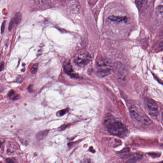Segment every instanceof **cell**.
<instances>
[{
    "instance_id": "obj_1",
    "label": "cell",
    "mask_w": 163,
    "mask_h": 163,
    "mask_svg": "<svg viewBox=\"0 0 163 163\" xmlns=\"http://www.w3.org/2000/svg\"><path fill=\"white\" fill-rule=\"evenodd\" d=\"M108 131L111 135L120 138H125L127 135V129L125 125L119 120L109 117L105 121Z\"/></svg>"
},
{
    "instance_id": "obj_2",
    "label": "cell",
    "mask_w": 163,
    "mask_h": 163,
    "mask_svg": "<svg viewBox=\"0 0 163 163\" xmlns=\"http://www.w3.org/2000/svg\"><path fill=\"white\" fill-rule=\"evenodd\" d=\"M113 68L111 63L107 59L100 58L96 63V71L99 76L104 77L110 74Z\"/></svg>"
},
{
    "instance_id": "obj_3",
    "label": "cell",
    "mask_w": 163,
    "mask_h": 163,
    "mask_svg": "<svg viewBox=\"0 0 163 163\" xmlns=\"http://www.w3.org/2000/svg\"><path fill=\"white\" fill-rule=\"evenodd\" d=\"M131 116L136 121L140 122L146 125H151L152 122L150 119L145 114H143L137 107L132 106L130 109Z\"/></svg>"
},
{
    "instance_id": "obj_4",
    "label": "cell",
    "mask_w": 163,
    "mask_h": 163,
    "mask_svg": "<svg viewBox=\"0 0 163 163\" xmlns=\"http://www.w3.org/2000/svg\"><path fill=\"white\" fill-rule=\"evenodd\" d=\"M91 60L90 55L85 52L77 55L75 58L74 62L77 65L82 67L87 65Z\"/></svg>"
},
{
    "instance_id": "obj_5",
    "label": "cell",
    "mask_w": 163,
    "mask_h": 163,
    "mask_svg": "<svg viewBox=\"0 0 163 163\" xmlns=\"http://www.w3.org/2000/svg\"><path fill=\"white\" fill-rule=\"evenodd\" d=\"M145 103L149 114L152 116H157L158 113V107L156 103L149 98L145 99Z\"/></svg>"
},
{
    "instance_id": "obj_6",
    "label": "cell",
    "mask_w": 163,
    "mask_h": 163,
    "mask_svg": "<svg viewBox=\"0 0 163 163\" xmlns=\"http://www.w3.org/2000/svg\"><path fill=\"white\" fill-rule=\"evenodd\" d=\"M108 19L111 21L117 23L121 22H127L128 21V18L126 17L119 16H112L108 18Z\"/></svg>"
},
{
    "instance_id": "obj_7",
    "label": "cell",
    "mask_w": 163,
    "mask_h": 163,
    "mask_svg": "<svg viewBox=\"0 0 163 163\" xmlns=\"http://www.w3.org/2000/svg\"><path fill=\"white\" fill-rule=\"evenodd\" d=\"M64 69L66 73L73 77H76L77 75L73 73V67L69 63H66L64 66Z\"/></svg>"
},
{
    "instance_id": "obj_8",
    "label": "cell",
    "mask_w": 163,
    "mask_h": 163,
    "mask_svg": "<svg viewBox=\"0 0 163 163\" xmlns=\"http://www.w3.org/2000/svg\"><path fill=\"white\" fill-rule=\"evenodd\" d=\"M49 132V131L48 130H42L38 132L36 135V140L38 141L44 140L47 137Z\"/></svg>"
},
{
    "instance_id": "obj_9",
    "label": "cell",
    "mask_w": 163,
    "mask_h": 163,
    "mask_svg": "<svg viewBox=\"0 0 163 163\" xmlns=\"http://www.w3.org/2000/svg\"><path fill=\"white\" fill-rule=\"evenodd\" d=\"M142 155L136 153L133 155L129 158L127 162L134 163L140 161L143 158Z\"/></svg>"
},
{
    "instance_id": "obj_10",
    "label": "cell",
    "mask_w": 163,
    "mask_h": 163,
    "mask_svg": "<svg viewBox=\"0 0 163 163\" xmlns=\"http://www.w3.org/2000/svg\"><path fill=\"white\" fill-rule=\"evenodd\" d=\"M148 0H135V3L138 8L140 10L145 7L147 3Z\"/></svg>"
},
{
    "instance_id": "obj_11",
    "label": "cell",
    "mask_w": 163,
    "mask_h": 163,
    "mask_svg": "<svg viewBox=\"0 0 163 163\" xmlns=\"http://www.w3.org/2000/svg\"><path fill=\"white\" fill-rule=\"evenodd\" d=\"M7 95L10 99L13 101L17 100L20 98L19 95L17 94L14 90H13L9 91Z\"/></svg>"
},
{
    "instance_id": "obj_12",
    "label": "cell",
    "mask_w": 163,
    "mask_h": 163,
    "mask_svg": "<svg viewBox=\"0 0 163 163\" xmlns=\"http://www.w3.org/2000/svg\"><path fill=\"white\" fill-rule=\"evenodd\" d=\"M15 24H18L20 22L22 18V15L20 12H17L15 15L14 17L13 18Z\"/></svg>"
},
{
    "instance_id": "obj_13",
    "label": "cell",
    "mask_w": 163,
    "mask_h": 163,
    "mask_svg": "<svg viewBox=\"0 0 163 163\" xmlns=\"http://www.w3.org/2000/svg\"><path fill=\"white\" fill-rule=\"evenodd\" d=\"M38 64L35 63L31 69V72L33 74H36L38 70Z\"/></svg>"
},
{
    "instance_id": "obj_14",
    "label": "cell",
    "mask_w": 163,
    "mask_h": 163,
    "mask_svg": "<svg viewBox=\"0 0 163 163\" xmlns=\"http://www.w3.org/2000/svg\"><path fill=\"white\" fill-rule=\"evenodd\" d=\"M67 111L66 110H61L57 112V115L58 117L62 116L67 113Z\"/></svg>"
},
{
    "instance_id": "obj_15",
    "label": "cell",
    "mask_w": 163,
    "mask_h": 163,
    "mask_svg": "<svg viewBox=\"0 0 163 163\" xmlns=\"http://www.w3.org/2000/svg\"><path fill=\"white\" fill-rule=\"evenodd\" d=\"M15 24L14 20H13V18H12V19L11 20L9 26V31H11L13 27L14 26Z\"/></svg>"
},
{
    "instance_id": "obj_16",
    "label": "cell",
    "mask_w": 163,
    "mask_h": 163,
    "mask_svg": "<svg viewBox=\"0 0 163 163\" xmlns=\"http://www.w3.org/2000/svg\"><path fill=\"white\" fill-rule=\"evenodd\" d=\"M23 81V77L20 76H18L16 80V82L18 83H21Z\"/></svg>"
},
{
    "instance_id": "obj_17",
    "label": "cell",
    "mask_w": 163,
    "mask_h": 163,
    "mask_svg": "<svg viewBox=\"0 0 163 163\" xmlns=\"http://www.w3.org/2000/svg\"><path fill=\"white\" fill-rule=\"evenodd\" d=\"M6 21H4L2 23V24L1 26V34H3L5 31V25H6Z\"/></svg>"
},
{
    "instance_id": "obj_18",
    "label": "cell",
    "mask_w": 163,
    "mask_h": 163,
    "mask_svg": "<svg viewBox=\"0 0 163 163\" xmlns=\"http://www.w3.org/2000/svg\"><path fill=\"white\" fill-rule=\"evenodd\" d=\"M69 126V125L68 124L63 125L59 128L58 130L59 131H63L66 129Z\"/></svg>"
},
{
    "instance_id": "obj_19",
    "label": "cell",
    "mask_w": 163,
    "mask_h": 163,
    "mask_svg": "<svg viewBox=\"0 0 163 163\" xmlns=\"http://www.w3.org/2000/svg\"><path fill=\"white\" fill-rule=\"evenodd\" d=\"M6 161L7 162L9 163H15L16 162L15 160L13 158H8L6 159Z\"/></svg>"
},
{
    "instance_id": "obj_20",
    "label": "cell",
    "mask_w": 163,
    "mask_h": 163,
    "mask_svg": "<svg viewBox=\"0 0 163 163\" xmlns=\"http://www.w3.org/2000/svg\"><path fill=\"white\" fill-rule=\"evenodd\" d=\"M5 64L4 61H2L0 64V71H1L3 70L4 68Z\"/></svg>"
},
{
    "instance_id": "obj_21",
    "label": "cell",
    "mask_w": 163,
    "mask_h": 163,
    "mask_svg": "<svg viewBox=\"0 0 163 163\" xmlns=\"http://www.w3.org/2000/svg\"><path fill=\"white\" fill-rule=\"evenodd\" d=\"M89 151L90 152H92V153H94V152H95V150H94V149H93V148L92 147H91L90 148Z\"/></svg>"
},
{
    "instance_id": "obj_22",
    "label": "cell",
    "mask_w": 163,
    "mask_h": 163,
    "mask_svg": "<svg viewBox=\"0 0 163 163\" xmlns=\"http://www.w3.org/2000/svg\"><path fill=\"white\" fill-rule=\"evenodd\" d=\"M31 86H29L28 88V90L29 91V92H32L33 91V90H32V88H31Z\"/></svg>"
},
{
    "instance_id": "obj_23",
    "label": "cell",
    "mask_w": 163,
    "mask_h": 163,
    "mask_svg": "<svg viewBox=\"0 0 163 163\" xmlns=\"http://www.w3.org/2000/svg\"><path fill=\"white\" fill-rule=\"evenodd\" d=\"M1 141H0V148H1Z\"/></svg>"
}]
</instances>
